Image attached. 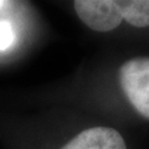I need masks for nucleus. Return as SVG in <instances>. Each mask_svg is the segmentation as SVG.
Returning a JSON list of instances; mask_svg holds the SVG:
<instances>
[{
    "label": "nucleus",
    "instance_id": "nucleus-5",
    "mask_svg": "<svg viewBox=\"0 0 149 149\" xmlns=\"http://www.w3.org/2000/svg\"><path fill=\"white\" fill-rule=\"evenodd\" d=\"M14 41V32L11 25L6 21H0V51L10 47Z\"/></svg>",
    "mask_w": 149,
    "mask_h": 149
},
{
    "label": "nucleus",
    "instance_id": "nucleus-1",
    "mask_svg": "<svg viewBox=\"0 0 149 149\" xmlns=\"http://www.w3.org/2000/svg\"><path fill=\"white\" fill-rule=\"evenodd\" d=\"M120 87L139 114L149 119V57L139 56L119 70Z\"/></svg>",
    "mask_w": 149,
    "mask_h": 149
},
{
    "label": "nucleus",
    "instance_id": "nucleus-6",
    "mask_svg": "<svg viewBox=\"0 0 149 149\" xmlns=\"http://www.w3.org/2000/svg\"><path fill=\"white\" fill-rule=\"evenodd\" d=\"M5 4H6L5 1H1V0H0V9H1V8L4 6V5H5Z\"/></svg>",
    "mask_w": 149,
    "mask_h": 149
},
{
    "label": "nucleus",
    "instance_id": "nucleus-3",
    "mask_svg": "<svg viewBox=\"0 0 149 149\" xmlns=\"http://www.w3.org/2000/svg\"><path fill=\"white\" fill-rule=\"evenodd\" d=\"M62 149H127V146L116 129L93 127L77 134Z\"/></svg>",
    "mask_w": 149,
    "mask_h": 149
},
{
    "label": "nucleus",
    "instance_id": "nucleus-4",
    "mask_svg": "<svg viewBox=\"0 0 149 149\" xmlns=\"http://www.w3.org/2000/svg\"><path fill=\"white\" fill-rule=\"evenodd\" d=\"M120 15L128 24L136 27L149 26V0L119 1Z\"/></svg>",
    "mask_w": 149,
    "mask_h": 149
},
{
    "label": "nucleus",
    "instance_id": "nucleus-2",
    "mask_svg": "<svg viewBox=\"0 0 149 149\" xmlns=\"http://www.w3.org/2000/svg\"><path fill=\"white\" fill-rule=\"evenodd\" d=\"M78 17L90 27L100 32L114 30L120 22V4L114 0H77L73 3Z\"/></svg>",
    "mask_w": 149,
    "mask_h": 149
}]
</instances>
